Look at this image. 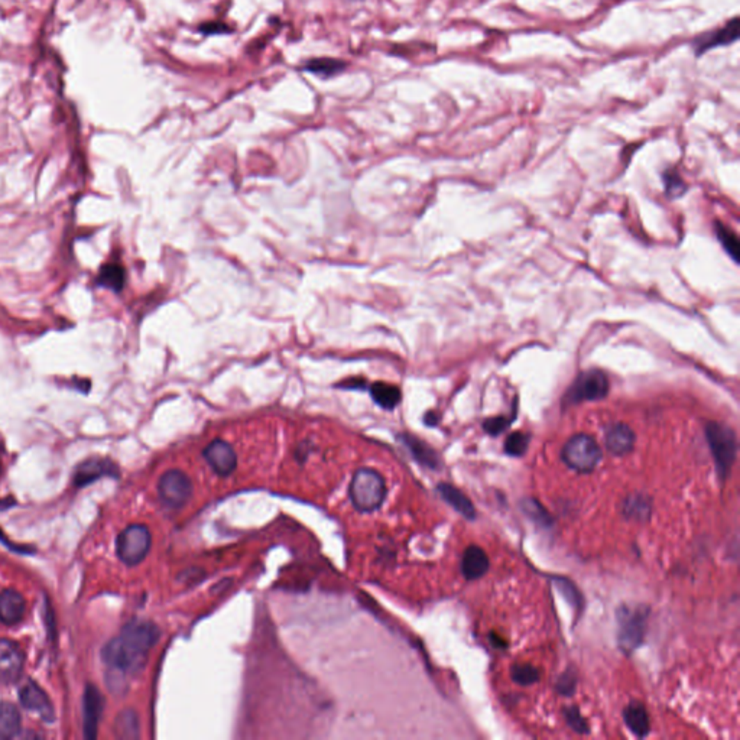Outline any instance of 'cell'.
<instances>
[{
  "instance_id": "4316f807",
  "label": "cell",
  "mask_w": 740,
  "mask_h": 740,
  "mask_svg": "<svg viewBox=\"0 0 740 740\" xmlns=\"http://www.w3.org/2000/svg\"><path fill=\"white\" fill-rule=\"evenodd\" d=\"M531 435L522 431L512 433L505 441V453L512 457H521L528 450Z\"/></svg>"
},
{
  "instance_id": "ac0fdd59",
  "label": "cell",
  "mask_w": 740,
  "mask_h": 740,
  "mask_svg": "<svg viewBox=\"0 0 740 740\" xmlns=\"http://www.w3.org/2000/svg\"><path fill=\"white\" fill-rule=\"evenodd\" d=\"M623 720L627 729L631 730L635 736L646 737L648 734H650V730H651L650 717H648V711L642 702L632 701L631 705L626 706V709L623 710Z\"/></svg>"
},
{
  "instance_id": "7a4b0ae2",
  "label": "cell",
  "mask_w": 740,
  "mask_h": 740,
  "mask_svg": "<svg viewBox=\"0 0 740 740\" xmlns=\"http://www.w3.org/2000/svg\"><path fill=\"white\" fill-rule=\"evenodd\" d=\"M348 493L359 512H373L386 497L385 478L373 469H359L351 478Z\"/></svg>"
},
{
  "instance_id": "f1b7e54d",
  "label": "cell",
  "mask_w": 740,
  "mask_h": 740,
  "mask_svg": "<svg viewBox=\"0 0 740 740\" xmlns=\"http://www.w3.org/2000/svg\"><path fill=\"white\" fill-rule=\"evenodd\" d=\"M344 64L339 60H332V58H319V60H311L307 63L305 65V70L307 71H311V72H316V74H321V76H332V74H337L343 70Z\"/></svg>"
},
{
  "instance_id": "30bf717a",
  "label": "cell",
  "mask_w": 740,
  "mask_h": 740,
  "mask_svg": "<svg viewBox=\"0 0 740 740\" xmlns=\"http://www.w3.org/2000/svg\"><path fill=\"white\" fill-rule=\"evenodd\" d=\"M19 700L24 709L38 714L44 721H54L55 710L48 694L33 681H28L19 691Z\"/></svg>"
},
{
  "instance_id": "8fae6325",
  "label": "cell",
  "mask_w": 740,
  "mask_h": 740,
  "mask_svg": "<svg viewBox=\"0 0 740 740\" xmlns=\"http://www.w3.org/2000/svg\"><path fill=\"white\" fill-rule=\"evenodd\" d=\"M206 461L218 476H229L237 465V457L229 442L214 440L202 451Z\"/></svg>"
},
{
  "instance_id": "836d02e7",
  "label": "cell",
  "mask_w": 740,
  "mask_h": 740,
  "mask_svg": "<svg viewBox=\"0 0 740 740\" xmlns=\"http://www.w3.org/2000/svg\"><path fill=\"white\" fill-rule=\"evenodd\" d=\"M513 418H508V417H493V418H488L485 422H483V428L485 431L489 434V435H499L502 434L509 425L512 424Z\"/></svg>"
},
{
  "instance_id": "9c48e42d",
  "label": "cell",
  "mask_w": 740,
  "mask_h": 740,
  "mask_svg": "<svg viewBox=\"0 0 740 740\" xmlns=\"http://www.w3.org/2000/svg\"><path fill=\"white\" fill-rule=\"evenodd\" d=\"M24 652L13 641L0 639V682L13 684L22 675Z\"/></svg>"
},
{
  "instance_id": "83f0119b",
  "label": "cell",
  "mask_w": 740,
  "mask_h": 740,
  "mask_svg": "<svg viewBox=\"0 0 740 740\" xmlns=\"http://www.w3.org/2000/svg\"><path fill=\"white\" fill-rule=\"evenodd\" d=\"M510 675H512V679L516 684H521V686H531V684L536 682L541 677L540 671L529 663L513 665L510 670Z\"/></svg>"
},
{
  "instance_id": "7402d4cb",
  "label": "cell",
  "mask_w": 740,
  "mask_h": 740,
  "mask_svg": "<svg viewBox=\"0 0 740 740\" xmlns=\"http://www.w3.org/2000/svg\"><path fill=\"white\" fill-rule=\"evenodd\" d=\"M370 395H372V399L383 410L396 408L402 396L396 386L385 382H378L370 386Z\"/></svg>"
},
{
  "instance_id": "9a60e30c",
  "label": "cell",
  "mask_w": 740,
  "mask_h": 740,
  "mask_svg": "<svg viewBox=\"0 0 740 740\" xmlns=\"http://www.w3.org/2000/svg\"><path fill=\"white\" fill-rule=\"evenodd\" d=\"M489 570V557L486 552L477 547L470 545L461 558V572L467 580H477L486 574Z\"/></svg>"
},
{
  "instance_id": "e575fe53",
  "label": "cell",
  "mask_w": 740,
  "mask_h": 740,
  "mask_svg": "<svg viewBox=\"0 0 740 740\" xmlns=\"http://www.w3.org/2000/svg\"><path fill=\"white\" fill-rule=\"evenodd\" d=\"M366 382L362 380V379H350L348 382L343 383V386L346 387V389H357V385H364Z\"/></svg>"
},
{
  "instance_id": "3957f363",
  "label": "cell",
  "mask_w": 740,
  "mask_h": 740,
  "mask_svg": "<svg viewBox=\"0 0 740 740\" xmlns=\"http://www.w3.org/2000/svg\"><path fill=\"white\" fill-rule=\"evenodd\" d=\"M706 437L716 462V470L721 482L729 477L737 454V438L734 431L721 422H709L706 425Z\"/></svg>"
},
{
  "instance_id": "44dd1931",
  "label": "cell",
  "mask_w": 740,
  "mask_h": 740,
  "mask_svg": "<svg viewBox=\"0 0 740 740\" xmlns=\"http://www.w3.org/2000/svg\"><path fill=\"white\" fill-rule=\"evenodd\" d=\"M21 730V714L10 702H0V740L12 739Z\"/></svg>"
},
{
  "instance_id": "ffe728a7",
  "label": "cell",
  "mask_w": 740,
  "mask_h": 740,
  "mask_svg": "<svg viewBox=\"0 0 740 740\" xmlns=\"http://www.w3.org/2000/svg\"><path fill=\"white\" fill-rule=\"evenodd\" d=\"M622 509H623V515L627 517V520L648 521L650 520L651 510H652L651 499L646 494H641V493L629 494L623 501Z\"/></svg>"
},
{
  "instance_id": "5b68a950",
  "label": "cell",
  "mask_w": 740,
  "mask_h": 740,
  "mask_svg": "<svg viewBox=\"0 0 740 740\" xmlns=\"http://www.w3.org/2000/svg\"><path fill=\"white\" fill-rule=\"evenodd\" d=\"M561 456L570 469L579 473H590L600 462L602 450L591 435L577 434L565 442Z\"/></svg>"
},
{
  "instance_id": "8992f818",
  "label": "cell",
  "mask_w": 740,
  "mask_h": 740,
  "mask_svg": "<svg viewBox=\"0 0 740 740\" xmlns=\"http://www.w3.org/2000/svg\"><path fill=\"white\" fill-rule=\"evenodd\" d=\"M609 379L597 369L587 370L577 376L564 396V403L576 405L584 401H600L609 394Z\"/></svg>"
},
{
  "instance_id": "e0dca14e",
  "label": "cell",
  "mask_w": 740,
  "mask_h": 740,
  "mask_svg": "<svg viewBox=\"0 0 740 740\" xmlns=\"http://www.w3.org/2000/svg\"><path fill=\"white\" fill-rule=\"evenodd\" d=\"M441 497L446 501L451 508H454L456 512H458L461 516H465L469 521L476 520V508L472 504L470 499L462 493L460 489L450 483H440L437 488Z\"/></svg>"
},
{
  "instance_id": "52a82bcc",
  "label": "cell",
  "mask_w": 740,
  "mask_h": 740,
  "mask_svg": "<svg viewBox=\"0 0 740 740\" xmlns=\"http://www.w3.org/2000/svg\"><path fill=\"white\" fill-rule=\"evenodd\" d=\"M151 532L145 525H131L123 529L118 538V555L126 565H136L143 561L151 548Z\"/></svg>"
},
{
  "instance_id": "d4e9b609",
  "label": "cell",
  "mask_w": 740,
  "mask_h": 740,
  "mask_svg": "<svg viewBox=\"0 0 740 740\" xmlns=\"http://www.w3.org/2000/svg\"><path fill=\"white\" fill-rule=\"evenodd\" d=\"M521 506H522L524 513L536 525H540L542 528L552 525V517L549 512L538 501H536V499H525V501H522Z\"/></svg>"
},
{
  "instance_id": "1f68e13d",
  "label": "cell",
  "mask_w": 740,
  "mask_h": 740,
  "mask_svg": "<svg viewBox=\"0 0 740 740\" xmlns=\"http://www.w3.org/2000/svg\"><path fill=\"white\" fill-rule=\"evenodd\" d=\"M564 716H565L567 725H568L572 730H574L576 733H579V734H587V733L590 732L587 721H586V718L581 716L579 707L571 706V707L565 709V710H564Z\"/></svg>"
},
{
  "instance_id": "2e32d148",
  "label": "cell",
  "mask_w": 740,
  "mask_h": 740,
  "mask_svg": "<svg viewBox=\"0 0 740 740\" xmlns=\"http://www.w3.org/2000/svg\"><path fill=\"white\" fill-rule=\"evenodd\" d=\"M102 695L99 690L92 686H88L84 693V732L90 739L96 737L97 723L102 714Z\"/></svg>"
},
{
  "instance_id": "4fadbf2b",
  "label": "cell",
  "mask_w": 740,
  "mask_h": 740,
  "mask_svg": "<svg viewBox=\"0 0 740 740\" xmlns=\"http://www.w3.org/2000/svg\"><path fill=\"white\" fill-rule=\"evenodd\" d=\"M635 433L626 424L616 422L606 428L604 442L607 450L615 456H625L635 447Z\"/></svg>"
},
{
  "instance_id": "d6986e66",
  "label": "cell",
  "mask_w": 740,
  "mask_h": 740,
  "mask_svg": "<svg viewBox=\"0 0 740 740\" xmlns=\"http://www.w3.org/2000/svg\"><path fill=\"white\" fill-rule=\"evenodd\" d=\"M401 441L405 444L406 449L414 456V458L419 462V465L430 467V469H438L440 466V457L438 454L424 441L419 438L411 435V434H402L399 435Z\"/></svg>"
},
{
  "instance_id": "d590c367",
  "label": "cell",
  "mask_w": 740,
  "mask_h": 740,
  "mask_svg": "<svg viewBox=\"0 0 740 740\" xmlns=\"http://www.w3.org/2000/svg\"><path fill=\"white\" fill-rule=\"evenodd\" d=\"M437 421H438V417L434 412H428L427 415H425V424L427 425H435Z\"/></svg>"
},
{
  "instance_id": "6da1fadb",
  "label": "cell",
  "mask_w": 740,
  "mask_h": 740,
  "mask_svg": "<svg viewBox=\"0 0 740 740\" xmlns=\"http://www.w3.org/2000/svg\"><path fill=\"white\" fill-rule=\"evenodd\" d=\"M159 629L147 620L129 622L119 636L110 641L103 650V661L110 671L132 675L146 663L152 646L158 642Z\"/></svg>"
},
{
  "instance_id": "4dcf8cb0",
  "label": "cell",
  "mask_w": 740,
  "mask_h": 740,
  "mask_svg": "<svg viewBox=\"0 0 740 740\" xmlns=\"http://www.w3.org/2000/svg\"><path fill=\"white\" fill-rule=\"evenodd\" d=\"M663 182H665V190H667V194L671 198H678L686 194L687 191L686 182L682 181V178L674 170H668L663 174Z\"/></svg>"
},
{
  "instance_id": "7c38bea8",
  "label": "cell",
  "mask_w": 740,
  "mask_h": 740,
  "mask_svg": "<svg viewBox=\"0 0 740 740\" xmlns=\"http://www.w3.org/2000/svg\"><path fill=\"white\" fill-rule=\"evenodd\" d=\"M739 38V19L733 17L730 22H727L723 28H720L713 32L702 33L695 41L693 42V48L695 54L700 55L705 54L713 48L721 47V45H730L736 42Z\"/></svg>"
},
{
  "instance_id": "d6a6232c",
  "label": "cell",
  "mask_w": 740,
  "mask_h": 740,
  "mask_svg": "<svg viewBox=\"0 0 740 740\" xmlns=\"http://www.w3.org/2000/svg\"><path fill=\"white\" fill-rule=\"evenodd\" d=\"M576 687H577V675L576 673L572 670H568L565 671L557 681V686H555V689H557V691L561 694V695H571L572 693L576 691Z\"/></svg>"
},
{
  "instance_id": "484cf974",
  "label": "cell",
  "mask_w": 740,
  "mask_h": 740,
  "mask_svg": "<svg viewBox=\"0 0 740 740\" xmlns=\"http://www.w3.org/2000/svg\"><path fill=\"white\" fill-rule=\"evenodd\" d=\"M714 229H716V236L720 240L721 246L725 248V250L730 255V257L733 259L734 262H739L740 243H739V239H737L736 233L732 232L730 229H727L725 225H721L720 221H716Z\"/></svg>"
},
{
  "instance_id": "f546056e",
  "label": "cell",
  "mask_w": 740,
  "mask_h": 740,
  "mask_svg": "<svg viewBox=\"0 0 740 740\" xmlns=\"http://www.w3.org/2000/svg\"><path fill=\"white\" fill-rule=\"evenodd\" d=\"M554 584L555 587L558 588L560 593L565 597V600L574 606L576 609L580 610L581 604H583V597L580 595V591L576 588V586L572 584L568 579H554Z\"/></svg>"
},
{
  "instance_id": "cb8c5ba5",
  "label": "cell",
  "mask_w": 740,
  "mask_h": 740,
  "mask_svg": "<svg viewBox=\"0 0 740 740\" xmlns=\"http://www.w3.org/2000/svg\"><path fill=\"white\" fill-rule=\"evenodd\" d=\"M107 473H113V466L112 462L108 461H104V460H92V461H87L86 465H83L77 473V485L80 486H84L90 482H92V480H96L97 477L103 476V474H107Z\"/></svg>"
},
{
  "instance_id": "277c9868",
  "label": "cell",
  "mask_w": 740,
  "mask_h": 740,
  "mask_svg": "<svg viewBox=\"0 0 740 740\" xmlns=\"http://www.w3.org/2000/svg\"><path fill=\"white\" fill-rule=\"evenodd\" d=\"M648 615L650 613H648V609L645 606H622L618 610V642L623 654L631 655L642 645L646 634Z\"/></svg>"
},
{
  "instance_id": "ba28073f",
  "label": "cell",
  "mask_w": 740,
  "mask_h": 740,
  "mask_svg": "<svg viewBox=\"0 0 740 740\" xmlns=\"http://www.w3.org/2000/svg\"><path fill=\"white\" fill-rule=\"evenodd\" d=\"M161 501L170 508L179 509L193 494L191 478L181 470H170L162 474L158 483Z\"/></svg>"
},
{
  "instance_id": "5bb4252c",
  "label": "cell",
  "mask_w": 740,
  "mask_h": 740,
  "mask_svg": "<svg viewBox=\"0 0 740 740\" xmlns=\"http://www.w3.org/2000/svg\"><path fill=\"white\" fill-rule=\"evenodd\" d=\"M25 599L16 590L6 588L0 593V622L8 626L19 623L25 616Z\"/></svg>"
},
{
  "instance_id": "603a6c76",
  "label": "cell",
  "mask_w": 740,
  "mask_h": 740,
  "mask_svg": "<svg viewBox=\"0 0 740 740\" xmlns=\"http://www.w3.org/2000/svg\"><path fill=\"white\" fill-rule=\"evenodd\" d=\"M124 282H126L124 268L118 264H110V265L103 266L97 278L99 285L112 289L115 292H120L124 287Z\"/></svg>"
}]
</instances>
